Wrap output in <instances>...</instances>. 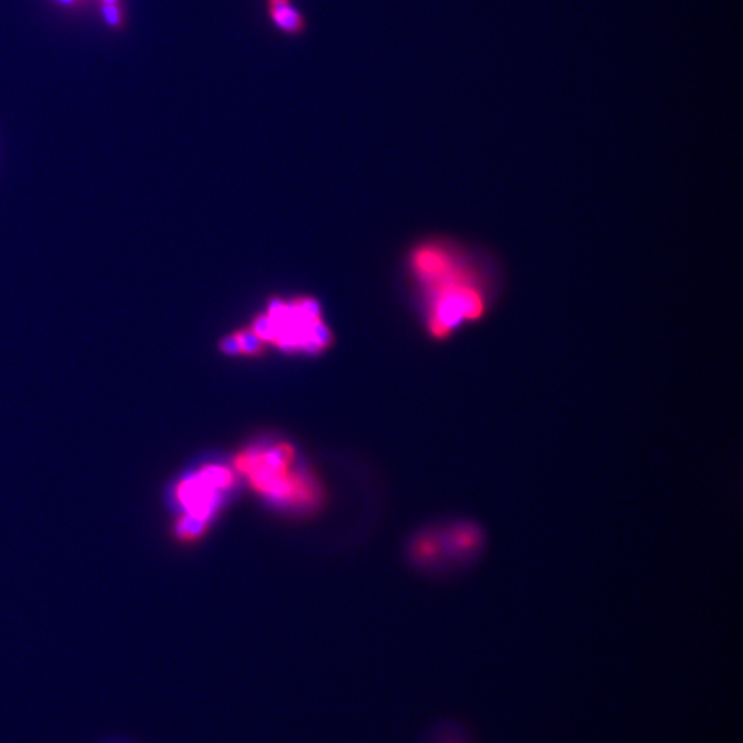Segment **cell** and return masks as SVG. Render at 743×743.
I'll use <instances>...</instances> for the list:
<instances>
[{
  "instance_id": "obj_1",
  "label": "cell",
  "mask_w": 743,
  "mask_h": 743,
  "mask_svg": "<svg viewBox=\"0 0 743 743\" xmlns=\"http://www.w3.org/2000/svg\"><path fill=\"white\" fill-rule=\"evenodd\" d=\"M416 307L427 337L446 343L490 318L501 301L499 256L449 237H428L407 259Z\"/></svg>"
},
{
  "instance_id": "obj_2",
  "label": "cell",
  "mask_w": 743,
  "mask_h": 743,
  "mask_svg": "<svg viewBox=\"0 0 743 743\" xmlns=\"http://www.w3.org/2000/svg\"><path fill=\"white\" fill-rule=\"evenodd\" d=\"M248 326L269 348L286 356H317L335 345L334 332L315 296L270 297Z\"/></svg>"
},
{
  "instance_id": "obj_3",
  "label": "cell",
  "mask_w": 743,
  "mask_h": 743,
  "mask_svg": "<svg viewBox=\"0 0 743 743\" xmlns=\"http://www.w3.org/2000/svg\"><path fill=\"white\" fill-rule=\"evenodd\" d=\"M234 466L259 494L278 504L312 508L320 500L315 480L294 470V448L288 443L248 448L237 456Z\"/></svg>"
},
{
  "instance_id": "obj_4",
  "label": "cell",
  "mask_w": 743,
  "mask_h": 743,
  "mask_svg": "<svg viewBox=\"0 0 743 743\" xmlns=\"http://www.w3.org/2000/svg\"><path fill=\"white\" fill-rule=\"evenodd\" d=\"M234 482L236 477L232 470L208 464L178 483L175 499L186 512L177 525L180 539L191 542L204 533L208 522L215 516L222 496Z\"/></svg>"
},
{
  "instance_id": "obj_5",
  "label": "cell",
  "mask_w": 743,
  "mask_h": 743,
  "mask_svg": "<svg viewBox=\"0 0 743 743\" xmlns=\"http://www.w3.org/2000/svg\"><path fill=\"white\" fill-rule=\"evenodd\" d=\"M264 13L273 28L288 39L302 37L309 29L306 15L292 0H264Z\"/></svg>"
},
{
  "instance_id": "obj_6",
  "label": "cell",
  "mask_w": 743,
  "mask_h": 743,
  "mask_svg": "<svg viewBox=\"0 0 743 743\" xmlns=\"http://www.w3.org/2000/svg\"><path fill=\"white\" fill-rule=\"evenodd\" d=\"M442 539L445 540L443 542L445 548L449 550L450 555L463 562L477 558L485 544V534L482 529L477 523L470 522V521L455 523Z\"/></svg>"
},
{
  "instance_id": "obj_7",
  "label": "cell",
  "mask_w": 743,
  "mask_h": 743,
  "mask_svg": "<svg viewBox=\"0 0 743 743\" xmlns=\"http://www.w3.org/2000/svg\"><path fill=\"white\" fill-rule=\"evenodd\" d=\"M239 340L240 350H242V356L247 358H258V356H264L269 351V346L250 328L236 329L233 331Z\"/></svg>"
},
{
  "instance_id": "obj_8",
  "label": "cell",
  "mask_w": 743,
  "mask_h": 743,
  "mask_svg": "<svg viewBox=\"0 0 743 743\" xmlns=\"http://www.w3.org/2000/svg\"><path fill=\"white\" fill-rule=\"evenodd\" d=\"M440 551V539L434 534H426L423 539L418 540L416 545V553L424 562L437 561Z\"/></svg>"
},
{
  "instance_id": "obj_9",
  "label": "cell",
  "mask_w": 743,
  "mask_h": 743,
  "mask_svg": "<svg viewBox=\"0 0 743 743\" xmlns=\"http://www.w3.org/2000/svg\"><path fill=\"white\" fill-rule=\"evenodd\" d=\"M218 350L226 356H242V350H240L239 340H237L234 332L225 335L218 343Z\"/></svg>"
},
{
  "instance_id": "obj_10",
  "label": "cell",
  "mask_w": 743,
  "mask_h": 743,
  "mask_svg": "<svg viewBox=\"0 0 743 743\" xmlns=\"http://www.w3.org/2000/svg\"><path fill=\"white\" fill-rule=\"evenodd\" d=\"M94 743H138L132 738L123 737V735H109V737L101 738Z\"/></svg>"
},
{
  "instance_id": "obj_11",
  "label": "cell",
  "mask_w": 743,
  "mask_h": 743,
  "mask_svg": "<svg viewBox=\"0 0 743 743\" xmlns=\"http://www.w3.org/2000/svg\"><path fill=\"white\" fill-rule=\"evenodd\" d=\"M429 743H460L455 738H450L449 735L445 734V732H440V734H434L431 737V742Z\"/></svg>"
},
{
  "instance_id": "obj_12",
  "label": "cell",
  "mask_w": 743,
  "mask_h": 743,
  "mask_svg": "<svg viewBox=\"0 0 743 743\" xmlns=\"http://www.w3.org/2000/svg\"><path fill=\"white\" fill-rule=\"evenodd\" d=\"M107 12H108L107 15H108V17H109L110 23H115V21H118V15H116L115 10L108 9Z\"/></svg>"
},
{
  "instance_id": "obj_13",
  "label": "cell",
  "mask_w": 743,
  "mask_h": 743,
  "mask_svg": "<svg viewBox=\"0 0 743 743\" xmlns=\"http://www.w3.org/2000/svg\"><path fill=\"white\" fill-rule=\"evenodd\" d=\"M108 2H113V0H108Z\"/></svg>"
}]
</instances>
